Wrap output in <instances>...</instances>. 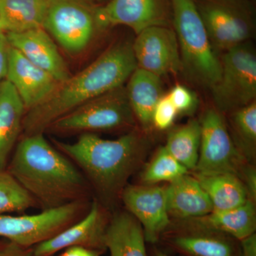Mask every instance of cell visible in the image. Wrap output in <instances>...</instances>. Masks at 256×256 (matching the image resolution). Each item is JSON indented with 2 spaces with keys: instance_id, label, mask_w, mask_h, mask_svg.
Returning a JSON list of instances; mask_svg holds the SVG:
<instances>
[{
  "instance_id": "4316f807",
  "label": "cell",
  "mask_w": 256,
  "mask_h": 256,
  "mask_svg": "<svg viewBox=\"0 0 256 256\" xmlns=\"http://www.w3.org/2000/svg\"><path fill=\"white\" fill-rule=\"evenodd\" d=\"M37 206L28 192L8 170H0V214L24 212Z\"/></svg>"
},
{
  "instance_id": "7a4b0ae2",
  "label": "cell",
  "mask_w": 256,
  "mask_h": 256,
  "mask_svg": "<svg viewBox=\"0 0 256 256\" xmlns=\"http://www.w3.org/2000/svg\"><path fill=\"white\" fill-rule=\"evenodd\" d=\"M137 67L132 45L110 47L82 72L60 82L43 104L26 111L22 121L25 136L44 133L64 114L122 86Z\"/></svg>"
},
{
  "instance_id": "e0dca14e",
  "label": "cell",
  "mask_w": 256,
  "mask_h": 256,
  "mask_svg": "<svg viewBox=\"0 0 256 256\" xmlns=\"http://www.w3.org/2000/svg\"><path fill=\"white\" fill-rule=\"evenodd\" d=\"M8 43L32 64L48 72L60 82L70 76L54 42L43 28L5 34Z\"/></svg>"
},
{
  "instance_id": "5bb4252c",
  "label": "cell",
  "mask_w": 256,
  "mask_h": 256,
  "mask_svg": "<svg viewBox=\"0 0 256 256\" xmlns=\"http://www.w3.org/2000/svg\"><path fill=\"white\" fill-rule=\"evenodd\" d=\"M128 213L142 226L144 240L158 242L171 224L165 188L152 185H127L120 195Z\"/></svg>"
},
{
  "instance_id": "484cf974",
  "label": "cell",
  "mask_w": 256,
  "mask_h": 256,
  "mask_svg": "<svg viewBox=\"0 0 256 256\" xmlns=\"http://www.w3.org/2000/svg\"><path fill=\"white\" fill-rule=\"evenodd\" d=\"M188 170L175 159L164 146L156 152L146 170L142 173V180L148 184L168 182H172L183 175Z\"/></svg>"
},
{
  "instance_id": "9c48e42d",
  "label": "cell",
  "mask_w": 256,
  "mask_h": 256,
  "mask_svg": "<svg viewBox=\"0 0 256 256\" xmlns=\"http://www.w3.org/2000/svg\"><path fill=\"white\" fill-rule=\"evenodd\" d=\"M96 26L94 10L82 0H47L43 28L69 53L85 50Z\"/></svg>"
},
{
  "instance_id": "44dd1931",
  "label": "cell",
  "mask_w": 256,
  "mask_h": 256,
  "mask_svg": "<svg viewBox=\"0 0 256 256\" xmlns=\"http://www.w3.org/2000/svg\"><path fill=\"white\" fill-rule=\"evenodd\" d=\"M128 79L126 89L133 114L144 129H149L153 111L163 96L161 77L137 67Z\"/></svg>"
},
{
  "instance_id": "277c9868",
  "label": "cell",
  "mask_w": 256,
  "mask_h": 256,
  "mask_svg": "<svg viewBox=\"0 0 256 256\" xmlns=\"http://www.w3.org/2000/svg\"><path fill=\"white\" fill-rule=\"evenodd\" d=\"M171 1L182 68L191 78L212 88L220 80L222 67L196 2Z\"/></svg>"
},
{
  "instance_id": "2e32d148",
  "label": "cell",
  "mask_w": 256,
  "mask_h": 256,
  "mask_svg": "<svg viewBox=\"0 0 256 256\" xmlns=\"http://www.w3.org/2000/svg\"><path fill=\"white\" fill-rule=\"evenodd\" d=\"M96 28L124 25L136 34L150 26L163 25L162 14L156 0H110L94 10Z\"/></svg>"
},
{
  "instance_id": "7c38bea8",
  "label": "cell",
  "mask_w": 256,
  "mask_h": 256,
  "mask_svg": "<svg viewBox=\"0 0 256 256\" xmlns=\"http://www.w3.org/2000/svg\"><path fill=\"white\" fill-rule=\"evenodd\" d=\"M132 47L138 68L160 77L182 68L176 34L163 25L150 26L138 34Z\"/></svg>"
},
{
  "instance_id": "603a6c76",
  "label": "cell",
  "mask_w": 256,
  "mask_h": 256,
  "mask_svg": "<svg viewBox=\"0 0 256 256\" xmlns=\"http://www.w3.org/2000/svg\"><path fill=\"white\" fill-rule=\"evenodd\" d=\"M47 0H0V28L4 34L43 28Z\"/></svg>"
},
{
  "instance_id": "ba28073f",
  "label": "cell",
  "mask_w": 256,
  "mask_h": 256,
  "mask_svg": "<svg viewBox=\"0 0 256 256\" xmlns=\"http://www.w3.org/2000/svg\"><path fill=\"white\" fill-rule=\"evenodd\" d=\"M201 142L195 171L203 174H234L242 171L244 156L232 140L223 117L208 109L201 122Z\"/></svg>"
},
{
  "instance_id": "ffe728a7",
  "label": "cell",
  "mask_w": 256,
  "mask_h": 256,
  "mask_svg": "<svg viewBox=\"0 0 256 256\" xmlns=\"http://www.w3.org/2000/svg\"><path fill=\"white\" fill-rule=\"evenodd\" d=\"M26 109L14 86L0 82V170H5L8 158L22 130Z\"/></svg>"
},
{
  "instance_id": "836d02e7",
  "label": "cell",
  "mask_w": 256,
  "mask_h": 256,
  "mask_svg": "<svg viewBox=\"0 0 256 256\" xmlns=\"http://www.w3.org/2000/svg\"><path fill=\"white\" fill-rule=\"evenodd\" d=\"M148 256H172L169 255V254H166L162 250H160V249L158 248H154L152 250L150 254H148Z\"/></svg>"
},
{
  "instance_id": "f1b7e54d",
  "label": "cell",
  "mask_w": 256,
  "mask_h": 256,
  "mask_svg": "<svg viewBox=\"0 0 256 256\" xmlns=\"http://www.w3.org/2000/svg\"><path fill=\"white\" fill-rule=\"evenodd\" d=\"M178 114L168 96H163L153 111L152 124L158 129L164 130L172 126Z\"/></svg>"
},
{
  "instance_id": "30bf717a",
  "label": "cell",
  "mask_w": 256,
  "mask_h": 256,
  "mask_svg": "<svg viewBox=\"0 0 256 256\" xmlns=\"http://www.w3.org/2000/svg\"><path fill=\"white\" fill-rule=\"evenodd\" d=\"M158 242L182 256H240L242 254L240 240L186 220L170 225Z\"/></svg>"
},
{
  "instance_id": "8fae6325",
  "label": "cell",
  "mask_w": 256,
  "mask_h": 256,
  "mask_svg": "<svg viewBox=\"0 0 256 256\" xmlns=\"http://www.w3.org/2000/svg\"><path fill=\"white\" fill-rule=\"evenodd\" d=\"M196 6L213 48L226 52L252 36L250 16L230 0H202Z\"/></svg>"
},
{
  "instance_id": "4dcf8cb0",
  "label": "cell",
  "mask_w": 256,
  "mask_h": 256,
  "mask_svg": "<svg viewBox=\"0 0 256 256\" xmlns=\"http://www.w3.org/2000/svg\"><path fill=\"white\" fill-rule=\"evenodd\" d=\"M0 256H32V248L20 246L6 239L0 240Z\"/></svg>"
},
{
  "instance_id": "f546056e",
  "label": "cell",
  "mask_w": 256,
  "mask_h": 256,
  "mask_svg": "<svg viewBox=\"0 0 256 256\" xmlns=\"http://www.w3.org/2000/svg\"><path fill=\"white\" fill-rule=\"evenodd\" d=\"M168 96L178 114L190 112L196 106V97L190 89L183 86H175Z\"/></svg>"
},
{
  "instance_id": "52a82bcc",
  "label": "cell",
  "mask_w": 256,
  "mask_h": 256,
  "mask_svg": "<svg viewBox=\"0 0 256 256\" xmlns=\"http://www.w3.org/2000/svg\"><path fill=\"white\" fill-rule=\"evenodd\" d=\"M220 62V78L212 88L218 108L238 109L255 100L256 56L254 50L242 44L226 50Z\"/></svg>"
},
{
  "instance_id": "ac0fdd59",
  "label": "cell",
  "mask_w": 256,
  "mask_h": 256,
  "mask_svg": "<svg viewBox=\"0 0 256 256\" xmlns=\"http://www.w3.org/2000/svg\"><path fill=\"white\" fill-rule=\"evenodd\" d=\"M165 193L170 216L178 220L198 218L213 212L210 197L194 176L186 174L170 182Z\"/></svg>"
},
{
  "instance_id": "83f0119b",
  "label": "cell",
  "mask_w": 256,
  "mask_h": 256,
  "mask_svg": "<svg viewBox=\"0 0 256 256\" xmlns=\"http://www.w3.org/2000/svg\"><path fill=\"white\" fill-rule=\"evenodd\" d=\"M232 124L239 150L242 152V149L244 154H252L256 144V101L237 109L232 116Z\"/></svg>"
},
{
  "instance_id": "7402d4cb",
  "label": "cell",
  "mask_w": 256,
  "mask_h": 256,
  "mask_svg": "<svg viewBox=\"0 0 256 256\" xmlns=\"http://www.w3.org/2000/svg\"><path fill=\"white\" fill-rule=\"evenodd\" d=\"M183 220L242 240L256 233L255 204L248 198L245 204L236 208L220 212L213 210L203 216Z\"/></svg>"
},
{
  "instance_id": "d6986e66",
  "label": "cell",
  "mask_w": 256,
  "mask_h": 256,
  "mask_svg": "<svg viewBox=\"0 0 256 256\" xmlns=\"http://www.w3.org/2000/svg\"><path fill=\"white\" fill-rule=\"evenodd\" d=\"M142 226L128 212H118L109 220L105 245L110 256H148Z\"/></svg>"
},
{
  "instance_id": "e575fe53",
  "label": "cell",
  "mask_w": 256,
  "mask_h": 256,
  "mask_svg": "<svg viewBox=\"0 0 256 256\" xmlns=\"http://www.w3.org/2000/svg\"><path fill=\"white\" fill-rule=\"evenodd\" d=\"M4 34V32L2 31L1 28H0V40H1L2 37L3 35Z\"/></svg>"
},
{
  "instance_id": "6da1fadb",
  "label": "cell",
  "mask_w": 256,
  "mask_h": 256,
  "mask_svg": "<svg viewBox=\"0 0 256 256\" xmlns=\"http://www.w3.org/2000/svg\"><path fill=\"white\" fill-rule=\"evenodd\" d=\"M8 172L42 210L88 201L92 191L78 166L52 146L44 133L20 141Z\"/></svg>"
},
{
  "instance_id": "cb8c5ba5",
  "label": "cell",
  "mask_w": 256,
  "mask_h": 256,
  "mask_svg": "<svg viewBox=\"0 0 256 256\" xmlns=\"http://www.w3.org/2000/svg\"><path fill=\"white\" fill-rule=\"evenodd\" d=\"M194 176L210 197L213 210H232L242 206L249 198L246 188L237 175L196 173Z\"/></svg>"
},
{
  "instance_id": "9a60e30c",
  "label": "cell",
  "mask_w": 256,
  "mask_h": 256,
  "mask_svg": "<svg viewBox=\"0 0 256 256\" xmlns=\"http://www.w3.org/2000/svg\"><path fill=\"white\" fill-rule=\"evenodd\" d=\"M5 79L14 86L26 112L43 104L60 84L48 72L32 64L11 46Z\"/></svg>"
},
{
  "instance_id": "d6a6232c",
  "label": "cell",
  "mask_w": 256,
  "mask_h": 256,
  "mask_svg": "<svg viewBox=\"0 0 256 256\" xmlns=\"http://www.w3.org/2000/svg\"><path fill=\"white\" fill-rule=\"evenodd\" d=\"M58 256H100L102 252L82 246H72L64 249Z\"/></svg>"
},
{
  "instance_id": "1f68e13d",
  "label": "cell",
  "mask_w": 256,
  "mask_h": 256,
  "mask_svg": "<svg viewBox=\"0 0 256 256\" xmlns=\"http://www.w3.org/2000/svg\"><path fill=\"white\" fill-rule=\"evenodd\" d=\"M10 44L5 34L0 40V80L6 78L8 74Z\"/></svg>"
},
{
  "instance_id": "d590c367",
  "label": "cell",
  "mask_w": 256,
  "mask_h": 256,
  "mask_svg": "<svg viewBox=\"0 0 256 256\" xmlns=\"http://www.w3.org/2000/svg\"><path fill=\"white\" fill-rule=\"evenodd\" d=\"M98 1H104V0H98Z\"/></svg>"
},
{
  "instance_id": "8992f818",
  "label": "cell",
  "mask_w": 256,
  "mask_h": 256,
  "mask_svg": "<svg viewBox=\"0 0 256 256\" xmlns=\"http://www.w3.org/2000/svg\"><path fill=\"white\" fill-rule=\"evenodd\" d=\"M134 117L126 88L121 86L64 114L47 130L58 133L109 130L132 126Z\"/></svg>"
},
{
  "instance_id": "5b68a950",
  "label": "cell",
  "mask_w": 256,
  "mask_h": 256,
  "mask_svg": "<svg viewBox=\"0 0 256 256\" xmlns=\"http://www.w3.org/2000/svg\"><path fill=\"white\" fill-rule=\"evenodd\" d=\"M88 200L42 210L33 215L0 214V238L24 248L34 247L53 238L86 214Z\"/></svg>"
},
{
  "instance_id": "3957f363",
  "label": "cell",
  "mask_w": 256,
  "mask_h": 256,
  "mask_svg": "<svg viewBox=\"0 0 256 256\" xmlns=\"http://www.w3.org/2000/svg\"><path fill=\"white\" fill-rule=\"evenodd\" d=\"M52 141L56 148L78 166L92 190L107 202L120 197L146 150L144 141L136 132L126 133L114 140L85 132L74 142Z\"/></svg>"
},
{
  "instance_id": "d4e9b609",
  "label": "cell",
  "mask_w": 256,
  "mask_h": 256,
  "mask_svg": "<svg viewBox=\"0 0 256 256\" xmlns=\"http://www.w3.org/2000/svg\"><path fill=\"white\" fill-rule=\"evenodd\" d=\"M200 121L191 120L168 134L164 148L188 170H195L201 142Z\"/></svg>"
},
{
  "instance_id": "4fadbf2b",
  "label": "cell",
  "mask_w": 256,
  "mask_h": 256,
  "mask_svg": "<svg viewBox=\"0 0 256 256\" xmlns=\"http://www.w3.org/2000/svg\"><path fill=\"white\" fill-rule=\"evenodd\" d=\"M110 218L98 200L90 203L86 214L50 240L32 248V256H54L72 246L106 252V230Z\"/></svg>"
}]
</instances>
